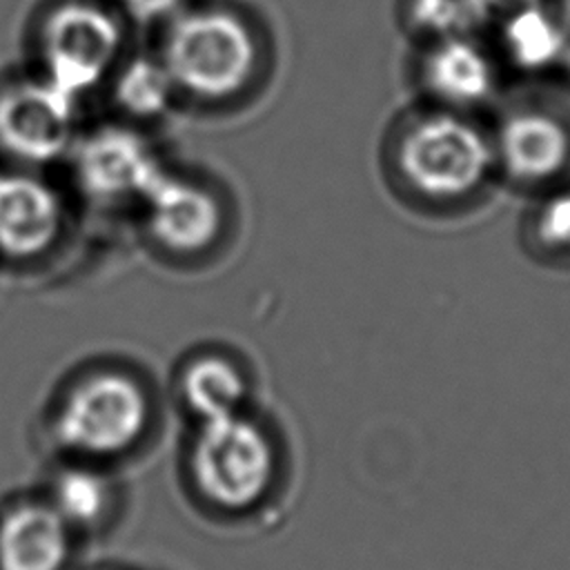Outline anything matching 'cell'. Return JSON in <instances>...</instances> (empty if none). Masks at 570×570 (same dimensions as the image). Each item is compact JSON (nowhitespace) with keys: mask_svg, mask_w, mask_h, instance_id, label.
<instances>
[{"mask_svg":"<svg viewBox=\"0 0 570 570\" xmlns=\"http://www.w3.org/2000/svg\"><path fill=\"white\" fill-rule=\"evenodd\" d=\"M543 2H550V0H468V7L472 11L476 29L485 33L499 22H503L505 18Z\"/></svg>","mask_w":570,"mask_h":570,"instance_id":"obj_20","label":"cell"},{"mask_svg":"<svg viewBox=\"0 0 570 570\" xmlns=\"http://www.w3.org/2000/svg\"><path fill=\"white\" fill-rule=\"evenodd\" d=\"M69 525L47 503H24L0 521V570H62Z\"/></svg>","mask_w":570,"mask_h":570,"instance_id":"obj_14","label":"cell"},{"mask_svg":"<svg viewBox=\"0 0 570 570\" xmlns=\"http://www.w3.org/2000/svg\"><path fill=\"white\" fill-rule=\"evenodd\" d=\"M134 45L109 0H40L24 29V65L89 107Z\"/></svg>","mask_w":570,"mask_h":570,"instance_id":"obj_4","label":"cell"},{"mask_svg":"<svg viewBox=\"0 0 570 570\" xmlns=\"http://www.w3.org/2000/svg\"><path fill=\"white\" fill-rule=\"evenodd\" d=\"M82 212L58 171L0 165V269L38 274L76 243Z\"/></svg>","mask_w":570,"mask_h":570,"instance_id":"obj_7","label":"cell"},{"mask_svg":"<svg viewBox=\"0 0 570 570\" xmlns=\"http://www.w3.org/2000/svg\"><path fill=\"white\" fill-rule=\"evenodd\" d=\"M499 189L521 200L570 183V94L514 82L485 116Z\"/></svg>","mask_w":570,"mask_h":570,"instance_id":"obj_5","label":"cell"},{"mask_svg":"<svg viewBox=\"0 0 570 570\" xmlns=\"http://www.w3.org/2000/svg\"><path fill=\"white\" fill-rule=\"evenodd\" d=\"M483 36L492 45L510 85H514L552 80L566 51L570 27L552 2H543L505 18Z\"/></svg>","mask_w":570,"mask_h":570,"instance_id":"obj_12","label":"cell"},{"mask_svg":"<svg viewBox=\"0 0 570 570\" xmlns=\"http://www.w3.org/2000/svg\"><path fill=\"white\" fill-rule=\"evenodd\" d=\"M374 165L385 196L432 225L468 220L501 194L485 116L419 100L387 116Z\"/></svg>","mask_w":570,"mask_h":570,"instance_id":"obj_1","label":"cell"},{"mask_svg":"<svg viewBox=\"0 0 570 570\" xmlns=\"http://www.w3.org/2000/svg\"><path fill=\"white\" fill-rule=\"evenodd\" d=\"M134 33H156L191 0H109Z\"/></svg>","mask_w":570,"mask_h":570,"instance_id":"obj_19","label":"cell"},{"mask_svg":"<svg viewBox=\"0 0 570 570\" xmlns=\"http://www.w3.org/2000/svg\"><path fill=\"white\" fill-rule=\"evenodd\" d=\"M189 468L207 501L223 510H245L269 490L276 456L263 428L236 412L200 423Z\"/></svg>","mask_w":570,"mask_h":570,"instance_id":"obj_10","label":"cell"},{"mask_svg":"<svg viewBox=\"0 0 570 570\" xmlns=\"http://www.w3.org/2000/svg\"><path fill=\"white\" fill-rule=\"evenodd\" d=\"M514 238L528 263L570 272V183L525 198Z\"/></svg>","mask_w":570,"mask_h":570,"instance_id":"obj_15","label":"cell"},{"mask_svg":"<svg viewBox=\"0 0 570 570\" xmlns=\"http://www.w3.org/2000/svg\"><path fill=\"white\" fill-rule=\"evenodd\" d=\"M180 114L229 118L269 89L278 49L265 16L243 0H191L151 33Z\"/></svg>","mask_w":570,"mask_h":570,"instance_id":"obj_2","label":"cell"},{"mask_svg":"<svg viewBox=\"0 0 570 570\" xmlns=\"http://www.w3.org/2000/svg\"><path fill=\"white\" fill-rule=\"evenodd\" d=\"M129 223L151 261L196 272L220 263L236 245L240 207L218 174L171 160Z\"/></svg>","mask_w":570,"mask_h":570,"instance_id":"obj_3","label":"cell"},{"mask_svg":"<svg viewBox=\"0 0 570 570\" xmlns=\"http://www.w3.org/2000/svg\"><path fill=\"white\" fill-rule=\"evenodd\" d=\"M392 18L405 47L479 31L468 0H394Z\"/></svg>","mask_w":570,"mask_h":570,"instance_id":"obj_17","label":"cell"},{"mask_svg":"<svg viewBox=\"0 0 570 570\" xmlns=\"http://www.w3.org/2000/svg\"><path fill=\"white\" fill-rule=\"evenodd\" d=\"M183 396L203 419H218L240 412L247 396L243 372L218 354H207L187 365L183 372Z\"/></svg>","mask_w":570,"mask_h":570,"instance_id":"obj_16","label":"cell"},{"mask_svg":"<svg viewBox=\"0 0 570 570\" xmlns=\"http://www.w3.org/2000/svg\"><path fill=\"white\" fill-rule=\"evenodd\" d=\"M98 100L105 102L107 116L151 131L180 114L171 78L151 45H134L127 51Z\"/></svg>","mask_w":570,"mask_h":570,"instance_id":"obj_13","label":"cell"},{"mask_svg":"<svg viewBox=\"0 0 570 570\" xmlns=\"http://www.w3.org/2000/svg\"><path fill=\"white\" fill-rule=\"evenodd\" d=\"M169 163L156 131L105 116L87 120L60 167V178L82 216L131 220Z\"/></svg>","mask_w":570,"mask_h":570,"instance_id":"obj_6","label":"cell"},{"mask_svg":"<svg viewBox=\"0 0 570 570\" xmlns=\"http://www.w3.org/2000/svg\"><path fill=\"white\" fill-rule=\"evenodd\" d=\"M87 120L85 102L27 65L0 71V165L60 171Z\"/></svg>","mask_w":570,"mask_h":570,"instance_id":"obj_8","label":"cell"},{"mask_svg":"<svg viewBox=\"0 0 570 570\" xmlns=\"http://www.w3.org/2000/svg\"><path fill=\"white\" fill-rule=\"evenodd\" d=\"M554 4V9L561 13V18L566 20V24L570 27V0H550Z\"/></svg>","mask_w":570,"mask_h":570,"instance_id":"obj_21","label":"cell"},{"mask_svg":"<svg viewBox=\"0 0 570 570\" xmlns=\"http://www.w3.org/2000/svg\"><path fill=\"white\" fill-rule=\"evenodd\" d=\"M49 505L69 528H89L100 521L109 505V483L91 468H67L53 481Z\"/></svg>","mask_w":570,"mask_h":570,"instance_id":"obj_18","label":"cell"},{"mask_svg":"<svg viewBox=\"0 0 570 570\" xmlns=\"http://www.w3.org/2000/svg\"><path fill=\"white\" fill-rule=\"evenodd\" d=\"M403 80L410 100L472 116H488L510 87L492 45L479 31L410 45Z\"/></svg>","mask_w":570,"mask_h":570,"instance_id":"obj_9","label":"cell"},{"mask_svg":"<svg viewBox=\"0 0 570 570\" xmlns=\"http://www.w3.org/2000/svg\"><path fill=\"white\" fill-rule=\"evenodd\" d=\"M149 423L145 390L122 372H98L65 396L53 432L58 443L82 459H111L138 443Z\"/></svg>","mask_w":570,"mask_h":570,"instance_id":"obj_11","label":"cell"}]
</instances>
